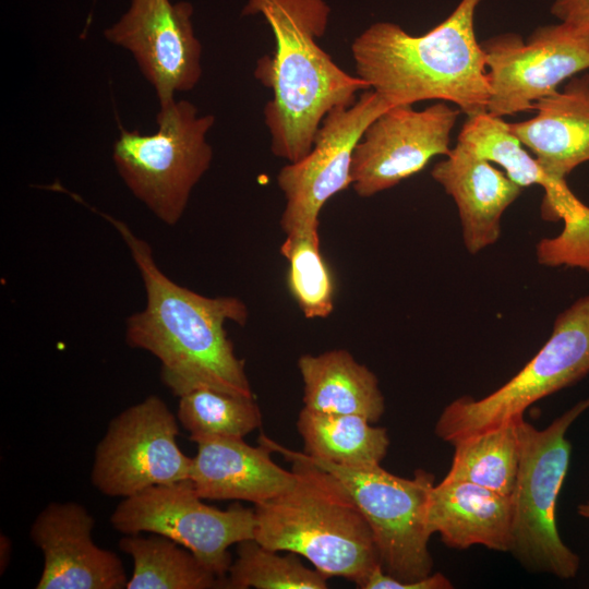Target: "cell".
<instances>
[{
    "instance_id": "11",
    "label": "cell",
    "mask_w": 589,
    "mask_h": 589,
    "mask_svg": "<svg viewBox=\"0 0 589 589\" xmlns=\"http://www.w3.org/2000/svg\"><path fill=\"white\" fill-rule=\"evenodd\" d=\"M480 45L491 87L486 111L501 118L533 109L561 83L589 69V35L562 22L537 28L526 41L505 33Z\"/></svg>"
},
{
    "instance_id": "26",
    "label": "cell",
    "mask_w": 589,
    "mask_h": 589,
    "mask_svg": "<svg viewBox=\"0 0 589 589\" xmlns=\"http://www.w3.org/2000/svg\"><path fill=\"white\" fill-rule=\"evenodd\" d=\"M177 419L190 433V440L244 437L262 424V413L254 398L212 388H199L180 396Z\"/></svg>"
},
{
    "instance_id": "30",
    "label": "cell",
    "mask_w": 589,
    "mask_h": 589,
    "mask_svg": "<svg viewBox=\"0 0 589 589\" xmlns=\"http://www.w3.org/2000/svg\"><path fill=\"white\" fill-rule=\"evenodd\" d=\"M551 13L575 32L589 35V0H554Z\"/></svg>"
},
{
    "instance_id": "6",
    "label": "cell",
    "mask_w": 589,
    "mask_h": 589,
    "mask_svg": "<svg viewBox=\"0 0 589 589\" xmlns=\"http://www.w3.org/2000/svg\"><path fill=\"white\" fill-rule=\"evenodd\" d=\"M215 120L188 100H175L158 111L155 133L120 125L112 149L117 171L130 192L168 226L181 219L194 187L209 169L207 134Z\"/></svg>"
},
{
    "instance_id": "5",
    "label": "cell",
    "mask_w": 589,
    "mask_h": 589,
    "mask_svg": "<svg viewBox=\"0 0 589 589\" xmlns=\"http://www.w3.org/2000/svg\"><path fill=\"white\" fill-rule=\"evenodd\" d=\"M589 408L579 401L544 429L524 417L518 420L520 457L512 500L509 552L529 570L561 579L576 577L579 556L562 540L556 525V503L567 474L570 424Z\"/></svg>"
},
{
    "instance_id": "23",
    "label": "cell",
    "mask_w": 589,
    "mask_h": 589,
    "mask_svg": "<svg viewBox=\"0 0 589 589\" xmlns=\"http://www.w3.org/2000/svg\"><path fill=\"white\" fill-rule=\"evenodd\" d=\"M119 548L133 561L128 589L223 588V581L190 550L167 537L125 534Z\"/></svg>"
},
{
    "instance_id": "29",
    "label": "cell",
    "mask_w": 589,
    "mask_h": 589,
    "mask_svg": "<svg viewBox=\"0 0 589 589\" xmlns=\"http://www.w3.org/2000/svg\"><path fill=\"white\" fill-rule=\"evenodd\" d=\"M453 584L442 573L430 574L421 579L401 582L386 574L382 566L376 567L368 577L362 589H450Z\"/></svg>"
},
{
    "instance_id": "20",
    "label": "cell",
    "mask_w": 589,
    "mask_h": 589,
    "mask_svg": "<svg viewBox=\"0 0 589 589\" xmlns=\"http://www.w3.org/2000/svg\"><path fill=\"white\" fill-rule=\"evenodd\" d=\"M304 407L320 412L357 414L376 422L385 399L376 375L345 349L303 354L298 360Z\"/></svg>"
},
{
    "instance_id": "18",
    "label": "cell",
    "mask_w": 589,
    "mask_h": 589,
    "mask_svg": "<svg viewBox=\"0 0 589 589\" xmlns=\"http://www.w3.org/2000/svg\"><path fill=\"white\" fill-rule=\"evenodd\" d=\"M537 115L508 123L543 171L557 181L589 161V73L570 77L561 91L534 103Z\"/></svg>"
},
{
    "instance_id": "21",
    "label": "cell",
    "mask_w": 589,
    "mask_h": 589,
    "mask_svg": "<svg viewBox=\"0 0 589 589\" xmlns=\"http://www.w3.org/2000/svg\"><path fill=\"white\" fill-rule=\"evenodd\" d=\"M457 142L479 157L498 164L506 176L521 188L541 185L544 189L541 215L546 220L563 219L581 203L566 181H557L543 171L501 117L488 111L469 116Z\"/></svg>"
},
{
    "instance_id": "2",
    "label": "cell",
    "mask_w": 589,
    "mask_h": 589,
    "mask_svg": "<svg viewBox=\"0 0 589 589\" xmlns=\"http://www.w3.org/2000/svg\"><path fill=\"white\" fill-rule=\"evenodd\" d=\"M261 15L275 39L273 56L257 60L254 76L273 92L264 107L272 153L297 163L312 149L323 119L349 107L369 84L345 72L317 43L328 25L325 0H247L242 15Z\"/></svg>"
},
{
    "instance_id": "25",
    "label": "cell",
    "mask_w": 589,
    "mask_h": 589,
    "mask_svg": "<svg viewBox=\"0 0 589 589\" xmlns=\"http://www.w3.org/2000/svg\"><path fill=\"white\" fill-rule=\"evenodd\" d=\"M298 554L279 555L255 539L238 543L237 558L227 573V589H326L327 577L306 567Z\"/></svg>"
},
{
    "instance_id": "17",
    "label": "cell",
    "mask_w": 589,
    "mask_h": 589,
    "mask_svg": "<svg viewBox=\"0 0 589 589\" xmlns=\"http://www.w3.org/2000/svg\"><path fill=\"white\" fill-rule=\"evenodd\" d=\"M431 176L457 205L467 251L477 254L497 242L502 215L522 188L460 142Z\"/></svg>"
},
{
    "instance_id": "3",
    "label": "cell",
    "mask_w": 589,
    "mask_h": 589,
    "mask_svg": "<svg viewBox=\"0 0 589 589\" xmlns=\"http://www.w3.org/2000/svg\"><path fill=\"white\" fill-rule=\"evenodd\" d=\"M481 1L461 0L419 36L393 22L373 23L351 44L357 76L390 106L435 99L454 103L468 117L486 111L491 87L474 34Z\"/></svg>"
},
{
    "instance_id": "1",
    "label": "cell",
    "mask_w": 589,
    "mask_h": 589,
    "mask_svg": "<svg viewBox=\"0 0 589 589\" xmlns=\"http://www.w3.org/2000/svg\"><path fill=\"white\" fill-rule=\"evenodd\" d=\"M77 202L109 221L121 235L136 264L146 305L125 322V342L160 362L163 383L180 397L199 388L254 398L225 324L244 325L248 308L237 297H206L176 284L157 266L151 245L122 221Z\"/></svg>"
},
{
    "instance_id": "4",
    "label": "cell",
    "mask_w": 589,
    "mask_h": 589,
    "mask_svg": "<svg viewBox=\"0 0 589 589\" xmlns=\"http://www.w3.org/2000/svg\"><path fill=\"white\" fill-rule=\"evenodd\" d=\"M259 442L292 462L294 481L255 505L254 539L271 550L306 558L327 578L342 577L362 589L381 562L370 526L349 491L304 453L264 434Z\"/></svg>"
},
{
    "instance_id": "7",
    "label": "cell",
    "mask_w": 589,
    "mask_h": 589,
    "mask_svg": "<svg viewBox=\"0 0 589 589\" xmlns=\"http://www.w3.org/2000/svg\"><path fill=\"white\" fill-rule=\"evenodd\" d=\"M589 373V294L557 314L552 334L533 358L488 396H464L440 414L434 432L452 445L524 417L536 401L576 384Z\"/></svg>"
},
{
    "instance_id": "13",
    "label": "cell",
    "mask_w": 589,
    "mask_h": 589,
    "mask_svg": "<svg viewBox=\"0 0 589 589\" xmlns=\"http://www.w3.org/2000/svg\"><path fill=\"white\" fill-rule=\"evenodd\" d=\"M460 112L443 101L423 110L396 105L382 112L354 146V192L361 197L373 196L420 172L434 156H446Z\"/></svg>"
},
{
    "instance_id": "15",
    "label": "cell",
    "mask_w": 589,
    "mask_h": 589,
    "mask_svg": "<svg viewBox=\"0 0 589 589\" xmlns=\"http://www.w3.org/2000/svg\"><path fill=\"white\" fill-rule=\"evenodd\" d=\"M93 516L75 502L48 504L31 526L43 552L37 589H122L128 580L119 556L95 544Z\"/></svg>"
},
{
    "instance_id": "22",
    "label": "cell",
    "mask_w": 589,
    "mask_h": 589,
    "mask_svg": "<svg viewBox=\"0 0 589 589\" xmlns=\"http://www.w3.org/2000/svg\"><path fill=\"white\" fill-rule=\"evenodd\" d=\"M297 429L305 454L340 466L381 465L389 447L387 430L357 414L326 413L303 407Z\"/></svg>"
},
{
    "instance_id": "9",
    "label": "cell",
    "mask_w": 589,
    "mask_h": 589,
    "mask_svg": "<svg viewBox=\"0 0 589 589\" xmlns=\"http://www.w3.org/2000/svg\"><path fill=\"white\" fill-rule=\"evenodd\" d=\"M187 479L149 486L124 497L110 516L123 534L152 532L190 550L221 581L232 563V544L254 539L255 509L233 503L227 509L209 506Z\"/></svg>"
},
{
    "instance_id": "27",
    "label": "cell",
    "mask_w": 589,
    "mask_h": 589,
    "mask_svg": "<svg viewBox=\"0 0 589 589\" xmlns=\"http://www.w3.org/2000/svg\"><path fill=\"white\" fill-rule=\"evenodd\" d=\"M318 230L288 235L280 247L288 262L289 290L306 318H325L334 310V281Z\"/></svg>"
},
{
    "instance_id": "24",
    "label": "cell",
    "mask_w": 589,
    "mask_h": 589,
    "mask_svg": "<svg viewBox=\"0 0 589 589\" xmlns=\"http://www.w3.org/2000/svg\"><path fill=\"white\" fill-rule=\"evenodd\" d=\"M520 418L454 443L452 465L444 479L471 482L510 496L520 457Z\"/></svg>"
},
{
    "instance_id": "19",
    "label": "cell",
    "mask_w": 589,
    "mask_h": 589,
    "mask_svg": "<svg viewBox=\"0 0 589 589\" xmlns=\"http://www.w3.org/2000/svg\"><path fill=\"white\" fill-rule=\"evenodd\" d=\"M428 529L452 549L483 545L509 552L512 500L481 485L443 479L429 495Z\"/></svg>"
},
{
    "instance_id": "14",
    "label": "cell",
    "mask_w": 589,
    "mask_h": 589,
    "mask_svg": "<svg viewBox=\"0 0 589 589\" xmlns=\"http://www.w3.org/2000/svg\"><path fill=\"white\" fill-rule=\"evenodd\" d=\"M193 7L171 0H131L105 38L128 50L154 87L159 110L170 107L176 93L193 89L202 76V45L195 35Z\"/></svg>"
},
{
    "instance_id": "8",
    "label": "cell",
    "mask_w": 589,
    "mask_h": 589,
    "mask_svg": "<svg viewBox=\"0 0 589 589\" xmlns=\"http://www.w3.org/2000/svg\"><path fill=\"white\" fill-rule=\"evenodd\" d=\"M305 454V453H304ZM306 457L333 473L349 491L373 534L383 570L401 582L431 574L428 529L429 495L434 476L416 470L413 478L395 476L381 465L340 466Z\"/></svg>"
},
{
    "instance_id": "12",
    "label": "cell",
    "mask_w": 589,
    "mask_h": 589,
    "mask_svg": "<svg viewBox=\"0 0 589 589\" xmlns=\"http://www.w3.org/2000/svg\"><path fill=\"white\" fill-rule=\"evenodd\" d=\"M389 107L373 89L362 91L351 106L326 115L308 155L279 170L277 184L286 200L280 227L286 236L320 229L324 204L351 184L354 146L366 127Z\"/></svg>"
},
{
    "instance_id": "10",
    "label": "cell",
    "mask_w": 589,
    "mask_h": 589,
    "mask_svg": "<svg viewBox=\"0 0 589 589\" xmlns=\"http://www.w3.org/2000/svg\"><path fill=\"white\" fill-rule=\"evenodd\" d=\"M175 414L151 395L116 416L98 443L92 484L104 495L128 497L189 479L192 458L179 447Z\"/></svg>"
},
{
    "instance_id": "31",
    "label": "cell",
    "mask_w": 589,
    "mask_h": 589,
    "mask_svg": "<svg viewBox=\"0 0 589 589\" xmlns=\"http://www.w3.org/2000/svg\"><path fill=\"white\" fill-rule=\"evenodd\" d=\"M578 514L589 520V501L579 504L577 507Z\"/></svg>"
},
{
    "instance_id": "28",
    "label": "cell",
    "mask_w": 589,
    "mask_h": 589,
    "mask_svg": "<svg viewBox=\"0 0 589 589\" xmlns=\"http://www.w3.org/2000/svg\"><path fill=\"white\" fill-rule=\"evenodd\" d=\"M538 263L548 267H578L589 272V212L581 218L564 225L554 238L537 243Z\"/></svg>"
},
{
    "instance_id": "16",
    "label": "cell",
    "mask_w": 589,
    "mask_h": 589,
    "mask_svg": "<svg viewBox=\"0 0 589 589\" xmlns=\"http://www.w3.org/2000/svg\"><path fill=\"white\" fill-rule=\"evenodd\" d=\"M189 480L204 500L264 503L294 481V472L278 466L267 446H251L243 437L201 436Z\"/></svg>"
}]
</instances>
